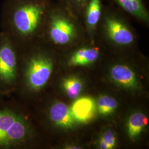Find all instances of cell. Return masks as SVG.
Returning a JSON list of instances; mask_svg holds the SVG:
<instances>
[{"label": "cell", "instance_id": "1", "mask_svg": "<svg viewBox=\"0 0 149 149\" xmlns=\"http://www.w3.org/2000/svg\"><path fill=\"white\" fill-rule=\"evenodd\" d=\"M54 0H5L1 31L21 48L42 40L50 7Z\"/></svg>", "mask_w": 149, "mask_h": 149}, {"label": "cell", "instance_id": "2", "mask_svg": "<svg viewBox=\"0 0 149 149\" xmlns=\"http://www.w3.org/2000/svg\"><path fill=\"white\" fill-rule=\"evenodd\" d=\"M53 70L51 53L42 46V41L22 48L19 80L13 95L20 97L40 93L48 85Z\"/></svg>", "mask_w": 149, "mask_h": 149}, {"label": "cell", "instance_id": "3", "mask_svg": "<svg viewBox=\"0 0 149 149\" xmlns=\"http://www.w3.org/2000/svg\"><path fill=\"white\" fill-rule=\"evenodd\" d=\"M35 131L19 100L14 95L0 100V149L27 147Z\"/></svg>", "mask_w": 149, "mask_h": 149}, {"label": "cell", "instance_id": "4", "mask_svg": "<svg viewBox=\"0 0 149 149\" xmlns=\"http://www.w3.org/2000/svg\"><path fill=\"white\" fill-rule=\"evenodd\" d=\"M84 28L79 17L54 0L48 12L41 41L56 47L71 46L79 41Z\"/></svg>", "mask_w": 149, "mask_h": 149}, {"label": "cell", "instance_id": "5", "mask_svg": "<svg viewBox=\"0 0 149 149\" xmlns=\"http://www.w3.org/2000/svg\"><path fill=\"white\" fill-rule=\"evenodd\" d=\"M98 28L106 40L115 47L127 48L135 42L133 31L120 10L104 6Z\"/></svg>", "mask_w": 149, "mask_h": 149}, {"label": "cell", "instance_id": "6", "mask_svg": "<svg viewBox=\"0 0 149 149\" xmlns=\"http://www.w3.org/2000/svg\"><path fill=\"white\" fill-rule=\"evenodd\" d=\"M22 48L5 32H0V90L16 91L18 83Z\"/></svg>", "mask_w": 149, "mask_h": 149}, {"label": "cell", "instance_id": "7", "mask_svg": "<svg viewBox=\"0 0 149 149\" xmlns=\"http://www.w3.org/2000/svg\"><path fill=\"white\" fill-rule=\"evenodd\" d=\"M104 5L102 0H88L82 15V21L90 37L93 39L101 18Z\"/></svg>", "mask_w": 149, "mask_h": 149}, {"label": "cell", "instance_id": "8", "mask_svg": "<svg viewBox=\"0 0 149 149\" xmlns=\"http://www.w3.org/2000/svg\"><path fill=\"white\" fill-rule=\"evenodd\" d=\"M48 118L50 122L59 128H72L75 123L70 108L61 102H54L49 107Z\"/></svg>", "mask_w": 149, "mask_h": 149}, {"label": "cell", "instance_id": "9", "mask_svg": "<svg viewBox=\"0 0 149 149\" xmlns=\"http://www.w3.org/2000/svg\"><path fill=\"white\" fill-rule=\"evenodd\" d=\"M101 50V48L93 41L90 45L80 46L71 54L70 64L72 66H83L92 64L99 58Z\"/></svg>", "mask_w": 149, "mask_h": 149}, {"label": "cell", "instance_id": "10", "mask_svg": "<svg viewBox=\"0 0 149 149\" xmlns=\"http://www.w3.org/2000/svg\"><path fill=\"white\" fill-rule=\"evenodd\" d=\"M96 109L95 102L88 97L77 99L70 108L75 122L80 123H87L91 120L95 116Z\"/></svg>", "mask_w": 149, "mask_h": 149}, {"label": "cell", "instance_id": "11", "mask_svg": "<svg viewBox=\"0 0 149 149\" xmlns=\"http://www.w3.org/2000/svg\"><path fill=\"white\" fill-rule=\"evenodd\" d=\"M123 12L146 24H149V12L143 0H112Z\"/></svg>", "mask_w": 149, "mask_h": 149}, {"label": "cell", "instance_id": "12", "mask_svg": "<svg viewBox=\"0 0 149 149\" xmlns=\"http://www.w3.org/2000/svg\"><path fill=\"white\" fill-rule=\"evenodd\" d=\"M111 76L118 85L129 89L137 88L138 80L135 74L126 65H116L111 70Z\"/></svg>", "mask_w": 149, "mask_h": 149}, {"label": "cell", "instance_id": "13", "mask_svg": "<svg viewBox=\"0 0 149 149\" xmlns=\"http://www.w3.org/2000/svg\"><path fill=\"white\" fill-rule=\"evenodd\" d=\"M148 124V119L141 113H135L129 118L127 123V130L129 137L135 139L140 135Z\"/></svg>", "mask_w": 149, "mask_h": 149}, {"label": "cell", "instance_id": "14", "mask_svg": "<svg viewBox=\"0 0 149 149\" xmlns=\"http://www.w3.org/2000/svg\"><path fill=\"white\" fill-rule=\"evenodd\" d=\"M63 85L66 95L71 99L76 98L79 96L83 86L82 81L74 76L65 79Z\"/></svg>", "mask_w": 149, "mask_h": 149}, {"label": "cell", "instance_id": "15", "mask_svg": "<svg viewBox=\"0 0 149 149\" xmlns=\"http://www.w3.org/2000/svg\"><path fill=\"white\" fill-rule=\"evenodd\" d=\"M117 102L111 96H101L97 102L98 112L103 116H108L112 114L117 109Z\"/></svg>", "mask_w": 149, "mask_h": 149}, {"label": "cell", "instance_id": "16", "mask_svg": "<svg viewBox=\"0 0 149 149\" xmlns=\"http://www.w3.org/2000/svg\"><path fill=\"white\" fill-rule=\"evenodd\" d=\"M65 6L81 19L88 0H55Z\"/></svg>", "mask_w": 149, "mask_h": 149}, {"label": "cell", "instance_id": "17", "mask_svg": "<svg viewBox=\"0 0 149 149\" xmlns=\"http://www.w3.org/2000/svg\"><path fill=\"white\" fill-rule=\"evenodd\" d=\"M116 145V137L111 130H107L102 134L99 140V146L102 149H113Z\"/></svg>", "mask_w": 149, "mask_h": 149}, {"label": "cell", "instance_id": "18", "mask_svg": "<svg viewBox=\"0 0 149 149\" xmlns=\"http://www.w3.org/2000/svg\"><path fill=\"white\" fill-rule=\"evenodd\" d=\"M13 95V93H12L11 92L8 91H5L0 90V100L2 98H3L7 97H10V96Z\"/></svg>", "mask_w": 149, "mask_h": 149}]
</instances>
